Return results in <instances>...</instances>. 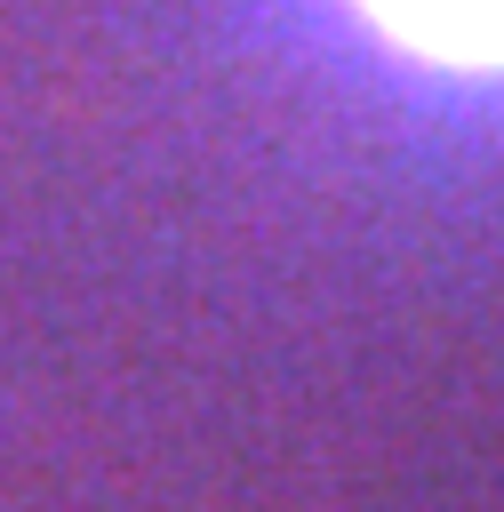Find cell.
<instances>
[{"instance_id":"6da1fadb","label":"cell","mask_w":504,"mask_h":512,"mask_svg":"<svg viewBox=\"0 0 504 512\" xmlns=\"http://www.w3.org/2000/svg\"><path fill=\"white\" fill-rule=\"evenodd\" d=\"M392 48L448 72H504V0H352Z\"/></svg>"}]
</instances>
